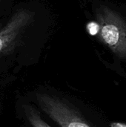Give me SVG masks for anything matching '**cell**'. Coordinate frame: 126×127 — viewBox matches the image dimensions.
<instances>
[{
  "instance_id": "1",
  "label": "cell",
  "mask_w": 126,
  "mask_h": 127,
  "mask_svg": "<svg viewBox=\"0 0 126 127\" xmlns=\"http://www.w3.org/2000/svg\"><path fill=\"white\" fill-rule=\"evenodd\" d=\"M92 8L97 38L117 57L126 60V11L123 6L102 1Z\"/></svg>"
},
{
  "instance_id": "2",
  "label": "cell",
  "mask_w": 126,
  "mask_h": 127,
  "mask_svg": "<svg viewBox=\"0 0 126 127\" xmlns=\"http://www.w3.org/2000/svg\"><path fill=\"white\" fill-rule=\"evenodd\" d=\"M36 99L45 114L60 127H92L76 109L55 95L39 92Z\"/></svg>"
},
{
  "instance_id": "3",
  "label": "cell",
  "mask_w": 126,
  "mask_h": 127,
  "mask_svg": "<svg viewBox=\"0 0 126 127\" xmlns=\"http://www.w3.org/2000/svg\"><path fill=\"white\" fill-rule=\"evenodd\" d=\"M34 13L28 10H19L0 30V55L12 50L23 32L33 22Z\"/></svg>"
},
{
  "instance_id": "4",
  "label": "cell",
  "mask_w": 126,
  "mask_h": 127,
  "mask_svg": "<svg viewBox=\"0 0 126 127\" xmlns=\"http://www.w3.org/2000/svg\"><path fill=\"white\" fill-rule=\"evenodd\" d=\"M25 112L26 118L32 127H51L40 117L37 111L31 106H26Z\"/></svg>"
},
{
  "instance_id": "5",
  "label": "cell",
  "mask_w": 126,
  "mask_h": 127,
  "mask_svg": "<svg viewBox=\"0 0 126 127\" xmlns=\"http://www.w3.org/2000/svg\"><path fill=\"white\" fill-rule=\"evenodd\" d=\"M111 127H126V125L121 123H112Z\"/></svg>"
}]
</instances>
